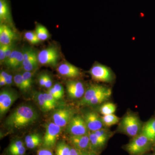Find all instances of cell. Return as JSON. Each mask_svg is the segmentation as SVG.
<instances>
[{"label":"cell","mask_w":155,"mask_h":155,"mask_svg":"<svg viewBox=\"0 0 155 155\" xmlns=\"http://www.w3.org/2000/svg\"><path fill=\"white\" fill-rule=\"evenodd\" d=\"M24 37L25 39L31 44H37L41 41L35 31H27L24 34Z\"/></svg>","instance_id":"30"},{"label":"cell","mask_w":155,"mask_h":155,"mask_svg":"<svg viewBox=\"0 0 155 155\" xmlns=\"http://www.w3.org/2000/svg\"><path fill=\"white\" fill-rule=\"evenodd\" d=\"M89 136L91 151L99 154V153L102 150L107 143L100 139L94 132L89 131Z\"/></svg>","instance_id":"22"},{"label":"cell","mask_w":155,"mask_h":155,"mask_svg":"<svg viewBox=\"0 0 155 155\" xmlns=\"http://www.w3.org/2000/svg\"><path fill=\"white\" fill-rule=\"evenodd\" d=\"M142 124L138 117L133 114H126L121 120L119 129L122 132L134 137L141 132Z\"/></svg>","instance_id":"3"},{"label":"cell","mask_w":155,"mask_h":155,"mask_svg":"<svg viewBox=\"0 0 155 155\" xmlns=\"http://www.w3.org/2000/svg\"><path fill=\"white\" fill-rule=\"evenodd\" d=\"M48 92L52 95L58 101H59V100L61 99V98H60V97L58 95V94L57 93V92L54 89V88L53 87H51V88L49 89Z\"/></svg>","instance_id":"40"},{"label":"cell","mask_w":155,"mask_h":155,"mask_svg":"<svg viewBox=\"0 0 155 155\" xmlns=\"http://www.w3.org/2000/svg\"><path fill=\"white\" fill-rule=\"evenodd\" d=\"M0 20L2 22H12L11 8L8 0H0Z\"/></svg>","instance_id":"17"},{"label":"cell","mask_w":155,"mask_h":155,"mask_svg":"<svg viewBox=\"0 0 155 155\" xmlns=\"http://www.w3.org/2000/svg\"><path fill=\"white\" fill-rule=\"evenodd\" d=\"M89 72L93 79L96 81L109 83L114 80V75L111 69L102 64H95Z\"/></svg>","instance_id":"7"},{"label":"cell","mask_w":155,"mask_h":155,"mask_svg":"<svg viewBox=\"0 0 155 155\" xmlns=\"http://www.w3.org/2000/svg\"><path fill=\"white\" fill-rule=\"evenodd\" d=\"M0 85L1 87L7 85L5 80L4 79V78L1 76H0Z\"/></svg>","instance_id":"44"},{"label":"cell","mask_w":155,"mask_h":155,"mask_svg":"<svg viewBox=\"0 0 155 155\" xmlns=\"http://www.w3.org/2000/svg\"><path fill=\"white\" fill-rule=\"evenodd\" d=\"M112 94V91L111 89L106 87L103 91L98 94L87 104L86 106H94L99 104L109 99Z\"/></svg>","instance_id":"20"},{"label":"cell","mask_w":155,"mask_h":155,"mask_svg":"<svg viewBox=\"0 0 155 155\" xmlns=\"http://www.w3.org/2000/svg\"><path fill=\"white\" fill-rule=\"evenodd\" d=\"M25 145L20 140L12 141L6 151L7 155H25Z\"/></svg>","instance_id":"16"},{"label":"cell","mask_w":155,"mask_h":155,"mask_svg":"<svg viewBox=\"0 0 155 155\" xmlns=\"http://www.w3.org/2000/svg\"><path fill=\"white\" fill-rule=\"evenodd\" d=\"M59 58V51L54 46L42 50L38 54L39 63L42 65L55 67L58 64Z\"/></svg>","instance_id":"6"},{"label":"cell","mask_w":155,"mask_h":155,"mask_svg":"<svg viewBox=\"0 0 155 155\" xmlns=\"http://www.w3.org/2000/svg\"><path fill=\"white\" fill-rule=\"evenodd\" d=\"M43 94L45 99L50 110L54 109L55 107L57 104H58V100L48 92Z\"/></svg>","instance_id":"29"},{"label":"cell","mask_w":155,"mask_h":155,"mask_svg":"<svg viewBox=\"0 0 155 155\" xmlns=\"http://www.w3.org/2000/svg\"><path fill=\"white\" fill-rule=\"evenodd\" d=\"M93 132L100 139L106 143L113 134V133L110 130L104 128H102Z\"/></svg>","instance_id":"28"},{"label":"cell","mask_w":155,"mask_h":155,"mask_svg":"<svg viewBox=\"0 0 155 155\" xmlns=\"http://www.w3.org/2000/svg\"><path fill=\"white\" fill-rule=\"evenodd\" d=\"M23 60H24V57H23L22 51H21L18 50L17 57H16V59H15V61H14V64H13L11 69H16L19 68V67H22Z\"/></svg>","instance_id":"33"},{"label":"cell","mask_w":155,"mask_h":155,"mask_svg":"<svg viewBox=\"0 0 155 155\" xmlns=\"http://www.w3.org/2000/svg\"><path fill=\"white\" fill-rule=\"evenodd\" d=\"M43 138L41 135L37 133H33L26 136L25 143L26 147L30 149H34L42 143Z\"/></svg>","instance_id":"21"},{"label":"cell","mask_w":155,"mask_h":155,"mask_svg":"<svg viewBox=\"0 0 155 155\" xmlns=\"http://www.w3.org/2000/svg\"><path fill=\"white\" fill-rule=\"evenodd\" d=\"M87 127L90 131H96L104 128L102 117L96 112L89 111L86 112L83 116Z\"/></svg>","instance_id":"10"},{"label":"cell","mask_w":155,"mask_h":155,"mask_svg":"<svg viewBox=\"0 0 155 155\" xmlns=\"http://www.w3.org/2000/svg\"><path fill=\"white\" fill-rule=\"evenodd\" d=\"M66 88L68 94L71 98H81L85 93V89L83 83L78 81H68L66 82Z\"/></svg>","instance_id":"12"},{"label":"cell","mask_w":155,"mask_h":155,"mask_svg":"<svg viewBox=\"0 0 155 155\" xmlns=\"http://www.w3.org/2000/svg\"><path fill=\"white\" fill-rule=\"evenodd\" d=\"M22 75L26 90H28L30 88L32 85L33 72L25 71V72L22 73Z\"/></svg>","instance_id":"31"},{"label":"cell","mask_w":155,"mask_h":155,"mask_svg":"<svg viewBox=\"0 0 155 155\" xmlns=\"http://www.w3.org/2000/svg\"><path fill=\"white\" fill-rule=\"evenodd\" d=\"M69 140L72 146L80 152L91 151L89 133L83 135H70Z\"/></svg>","instance_id":"11"},{"label":"cell","mask_w":155,"mask_h":155,"mask_svg":"<svg viewBox=\"0 0 155 155\" xmlns=\"http://www.w3.org/2000/svg\"><path fill=\"white\" fill-rule=\"evenodd\" d=\"M79 155H99V154L92 151H89L80 152Z\"/></svg>","instance_id":"43"},{"label":"cell","mask_w":155,"mask_h":155,"mask_svg":"<svg viewBox=\"0 0 155 155\" xmlns=\"http://www.w3.org/2000/svg\"><path fill=\"white\" fill-rule=\"evenodd\" d=\"M153 144L145 135L140 133L127 144L125 149L130 155H143L153 148Z\"/></svg>","instance_id":"2"},{"label":"cell","mask_w":155,"mask_h":155,"mask_svg":"<svg viewBox=\"0 0 155 155\" xmlns=\"http://www.w3.org/2000/svg\"><path fill=\"white\" fill-rule=\"evenodd\" d=\"M140 133L145 135L154 145L155 143V118L150 119L142 126Z\"/></svg>","instance_id":"18"},{"label":"cell","mask_w":155,"mask_h":155,"mask_svg":"<svg viewBox=\"0 0 155 155\" xmlns=\"http://www.w3.org/2000/svg\"><path fill=\"white\" fill-rule=\"evenodd\" d=\"M13 80H14L13 76L11 74H9L8 77L5 79L6 83H7V85H10L12 84L13 82Z\"/></svg>","instance_id":"41"},{"label":"cell","mask_w":155,"mask_h":155,"mask_svg":"<svg viewBox=\"0 0 155 155\" xmlns=\"http://www.w3.org/2000/svg\"><path fill=\"white\" fill-rule=\"evenodd\" d=\"M57 70L60 75L69 78H75L81 75L79 69L68 62H64L60 64Z\"/></svg>","instance_id":"14"},{"label":"cell","mask_w":155,"mask_h":155,"mask_svg":"<svg viewBox=\"0 0 155 155\" xmlns=\"http://www.w3.org/2000/svg\"><path fill=\"white\" fill-rule=\"evenodd\" d=\"M52 81L49 75L45 74V87L46 88L50 89L52 87Z\"/></svg>","instance_id":"38"},{"label":"cell","mask_w":155,"mask_h":155,"mask_svg":"<svg viewBox=\"0 0 155 155\" xmlns=\"http://www.w3.org/2000/svg\"><path fill=\"white\" fill-rule=\"evenodd\" d=\"M116 109V107L115 104L114 103H108L101 106L99 110L101 114H102L103 116H104L114 114Z\"/></svg>","instance_id":"26"},{"label":"cell","mask_w":155,"mask_h":155,"mask_svg":"<svg viewBox=\"0 0 155 155\" xmlns=\"http://www.w3.org/2000/svg\"><path fill=\"white\" fill-rule=\"evenodd\" d=\"M9 45H0V61L4 63L5 60L6 52Z\"/></svg>","instance_id":"35"},{"label":"cell","mask_w":155,"mask_h":155,"mask_svg":"<svg viewBox=\"0 0 155 155\" xmlns=\"http://www.w3.org/2000/svg\"><path fill=\"white\" fill-rule=\"evenodd\" d=\"M71 146L65 142L61 141L58 142L55 146L56 155H70Z\"/></svg>","instance_id":"24"},{"label":"cell","mask_w":155,"mask_h":155,"mask_svg":"<svg viewBox=\"0 0 155 155\" xmlns=\"http://www.w3.org/2000/svg\"><path fill=\"white\" fill-rule=\"evenodd\" d=\"M88 130L83 116L80 115L73 116L66 129L67 133L72 136L85 135L88 134Z\"/></svg>","instance_id":"5"},{"label":"cell","mask_w":155,"mask_h":155,"mask_svg":"<svg viewBox=\"0 0 155 155\" xmlns=\"http://www.w3.org/2000/svg\"><path fill=\"white\" fill-rule=\"evenodd\" d=\"M147 155H155V153H153L151 154Z\"/></svg>","instance_id":"46"},{"label":"cell","mask_w":155,"mask_h":155,"mask_svg":"<svg viewBox=\"0 0 155 155\" xmlns=\"http://www.w3.org/2000/svg\"><path fill=\"white\" fill-rule=\"evenodd\" d=\"M53 87L57 92L61 99L62 98L64 94V87L62 85L60 84L57 83L55 84Z\"/></svg>","instance_id":"36"},{"label":"cell","mask_w":155,"mask_h":155,"mask_svg":"<svg viewBox=\"0 0 155 155\" xmlns=\"http://www.w3.org/2000/svg\"><path fill=\"white\" fill-rule=\"evenodd\" d=\"M101 117L104 125L108 127L117 124L120 120L119 117L114 114L104 115Z\"/></svg>","instance_id":"27"},{"label":"cell","mask_w":155,"mask_h":155,"mask_svg":"<svg viewBox=\"0 0 155 155\" xmlns=\"http://www.w3.org/2000/svg\"><path fill=\"white\" fill-rule=\"evenodd\" d=\"M38 63V54L35 51L28 58L23 60L22 67L25 71L33 72L37 68Z\"/></svg>","instance_id":"19"},{"label":"cell","mask_w":155,"mask_h":155,"mask_svg":"<svg viewBox=\"0 0 155 155\" xmlns=\"http://www.w3.org/2000/svg\"><path fill=\"white\" fill-rule=\"evenodd\" d=\"M62 127L56 125L54 122H49L45 126V132L43 138V147L52 149L56 146V142L60 133Z\"/></svg>","instance_id":"4"},{"label":"cell","mask_w":155,"mask_h":155,"mask_svg":"<svg viewBox=\"0 0 155 155\" xmlns=\"http://www.w3.org/2000/svg\"><path fill=\"white\" fill-rule=\"evenodd\" d=\"M74 116V110L70 108H64L55 111L52 118L53 122L62 128L67 126Z\"/></svg>","instance_id":"9"},{"label":"cell","mask_w":155,"mask_h":155,"mask_svg":"<svg viewBox=\"0 0 155 155\" xmlns=\"http://www.w3.org/2000/svg\"><path fill=\"white\" fill-rule=\"evenodd\" d=\"M18 51V50L16 49H14L11 53V54L9 56L8 58L4 62L5 65L8 68H11V69L12 68L14 61H15V59H16V57H17Z\"/></svg>","instance_id":"34"},{"label":"cell","mask_w":155,"mask_h":155,"mask_svg":"<svg viewBox=\"0 0 155 155\" xmlns=\"http://www.w3.org/2000/svg\"><path fill=\"white\" fill-rule=\"evenodd\" d=\"M153 150L154 153H155V143L154 144L153 147Z\"/></svg>","instance_id":"45"},{"label":"cell","mask_w":155,"mask_h":155,"mask_svg":"<svg viewBox=\"0 0 155 155\" xmlns=\"http://www.w3.org/2000/svg\"><path fill=\"white\" fill-rule=\"evenodd\" d=\"M80 152L79 150L75 149V147L71 146L70 155H79Z\"/></svg>","instance_id":"42"},{"label":"cell","mask_w":155,"mask_h":155,"mask_svg":"<svg viewBox=\"0 0 155 155\" xmlns=\"http://www.w3.org/2000/svg\"><path fill=\"white\" fill-rule=\"evenodd\" d=\"M38 83L40 85L45 87V74H41L39 76L38 78Z\"/></svg>","instance_id":"39"},{"label":"cell","mask_w":155,"mask_h":155,"mask_svg":"<svg viewBox=\"0 0 155 155\" xmlns=\"http://www.w3.org/2000/svg\"><path fill=\"white\" fill-rule=\"evenodd\" d=\"M14 81L17 87L22 91H26V87H25L24 80L22 77V74H17L15 75L14 77Z\"/></svg>","instance_id":"32"},{"label":"cell","mask_w":155,"mask_h":155,"mask_svg":"<svg viewBox=\"0 0 155 155\" xmlns=\"http://www.w3.org/2000/svg\"><path fill=\"white\" fill-rule=\"evenodd\" d=\"M38 118L35 110L30 106H19L8 117L5 125L9 129H19L35 123Z\"/></svg>","instance_id":"1"},{"label":"cell","mask_w":155,"mask_h":155,"mask_svg":"<svg viewBox=\"0 0 155 155\" xmlns=\"http://www.w3.org/2000/svg\"><path fill=\"white\" fill-rule=\"evenodd\" d=\"M37 155H54V154L51 150L43 147L38 150Z\"/></svg>","instance_id":"37"},{"label":"cell","mask_w":155,"mask_h":155,"mask_svg":"<svg viewBox=\"0 0 155 155\" xmlns=\"http://www.w3.org/2000/svg\"><path fill=\"white\" fill-rule=\"evenodd\" d=\"M33 97L37 104L43 112H47L51 110L43 93L36 92L35 93Z\"/></svg>","instance_id":"23"},{"label":"cell","mask_w":155,"mask_h":155,"mask_svg":"<svg viewBox=\"0 0 155 155\" xmlns=\"http://www.w3.org/2000/svg\"><path fill=\"white\" fill-rule=\"evenodd\" d=\"M16 92L10 89H5L0 93V115L2 117L8 112L18 98Z\"/></svg>","instance_id":"8"},{"label":"cell","mask_w":155,"mask_h":155,"mask_svg":"<svg viewBox=\"0 0 155 155\" xmlns=\"http://www.w3.org/2000/svg\"><path fill=\"white\" fill-rule=\"evenodd\" d=\"M106 87L97 84H92L88 87L85 91V93L78 104L80 106L86 105L87 104L98 94L106 88Z\"/></svg>","instance_id":"13"},{"label":"cell","mask_w":155,"mask_h":155,"mask_svg":"<svg viewBox=\"0 0 155 155\" xmlns=\"http://www.w3.org/2000/svg\"><path fill=\"white\" fill-rule=\"evenodd\" d=\"M16 38V34L8 25L1 23L0 25V45L12 44Z\"/></svg>","instance_id":"15"},{"label":"cell","mask_w":155,"mask_h":155,"mask_svg":"<svg viewBox=\"0 0 155 155\" xmlns=\"http://www.w3.org/2000/svg\"><path fill=\"white\" fill-rule=\"evenodd\" d=\"M35 32L41 41L46 40L49 38L50 34L47 28L41 24L37 25Z\"/></svg>","instance_id":"25"}]
</instances>
